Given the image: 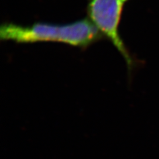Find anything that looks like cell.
Here are the masks:
<instances>
[{"label": "cell", "mask_w": 159, "mask_h": 159, "mask_svg": "<svg viewBox=\"0 0 159 159\" xmlns=\"http://www.w3.org/2000/svg\"><path fill=\"white\" fill-rule=\"evenodd\" d=\"M103 36L88 18L64 25L36 23L21 25L5 23L0 27V39L17 43L57 42L87 47Z\"/></svg>", "instance_id": "6da1fadb"}, {"label": "cell", "mask_w": 159, "mask_h": 159, "mask_svg": "<svg viewBox=\"0 0 159 159\" xmlns=\"http://www.w3.org/2000/svg\"><path fill=\"white\" fill-rule=\"evenodd\" d=\"M129 0H89L88 19L103 37L110 40L120 52L129 70L133 69L134 61L119 33V23L125 4Z\"/></svg>", "instance_id": "7a4b0ae2"}]
</instances>
